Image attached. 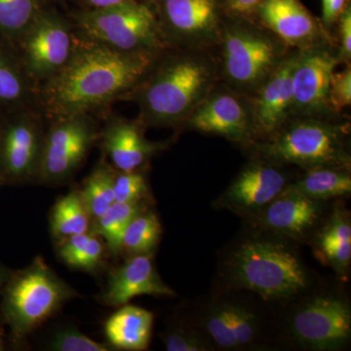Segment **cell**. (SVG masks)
<instances>
[{
  "label": "cell",
  "instance_id": "1",
  "mask_svg": "<svg viewBox=\"0 0 351 351\" xmlns=\"http://www.w3.org/2000/svg\"><path fill=\"white\" fill-rule=\"evenodd\" d=\"M162 52L120 51L85 38L68 63L45 82L46 112L55 119L87 114L121 96L134 93Z\"/></svg>",
  "mask_w": 351,
  "mask_h": 351
},
{
  "label": "cell",
  "instance_id": "2",
  "mask_svg": "<svg viewBox=\"0 0 351 351\" xmlns=\"http://www.w3.org/2000/svg\"><path fill=\"white\" fill-rule=\"evenodd\" d=\"M221 271L228 289L248 291L269 304H291L313 288V274L293 241L255 228L232 244Z\"/></svg>",
  "mask_w": 351,
  "mask_h": 351
},
{
  "label": "cell",
  "instance_id": "3",
  "mask_svg": "<svg viewBox=\"0 0 351 351\" xmlns=\"http://www.w3.org/2000/svg\"><path fill=\"white\" fill-rule=\"evenodd\" d=\"M219 64L204 49H184L159 58L136 95L142 125H184L218 84Z\"/></svg>",
  "mask_w": 351,
  "mask_h": 351
},
{
  "label": "cell",
  "instance_id": "4",
  "mask_svg": "<svg viewBox=\"0 0 351 351\" xmlns=\"http://www.w3.org/2000/svg\"><path fill=\"white\" fill-rule=\"evenodd\" d=\"M348 125L323 117H293L269 138L255 143L257 158L304 170L350 169Z\"/></svg>",
  "mask_w": 351,
  "mask_h": 351
},
{
  "label": "cell",
  "instance_id": "5",
  "mask_svg": "<svg viewBox=\"0 0 351 351\" xmlns=\"http://www.w3.org/2000/svg\"><path fill=\"white\" fill-rule=\"evenodd\" d=\"M218 44L219 76L249 98L289 54L287 46L269 29L246 23H223Z\"/></svg>",
  "mask_w": 351,
  "mask_h": 351
},
{
  "label": "cell",
  "instance_id": "6",
  "mask_svg": "<svg viewBox=\"0 0 351 351\" xmlns=\"http://www.w3.org/2000/svg\"><path fill=\"white\" fill-rule=\"evenodd\" d=\"M1 293L2 317L17 339L27 336L78 295L43 258L11 274Z\"/></svg>",
  "mask_w": 351,
  "mask_h": 351
},
{
  "label": "cell",
  "instance_id": "7",
  "mask_svg": "<svg viewBox=\"0 0 351 351\" xmlns=\"http://www.w3.org/2000/svg\"><path fill=\"white\" fill-rule=\"evenodd\" d=\"M286 320L288 339L302 350H339L351 338V306L348 295L335 291L309 290L291 302Z\"/></svg>",
  "mask_w": 351,
  "mask_h": 351
},
{
  "label": "cell",
  "instance_id": "8",
  "mask_svg": "<svg viewBox=\"0 0 351 351\" xmlns=\"http://www.w3.org/2000/svg\"><path fill=\"white\" fill-rule=\"evenodd\" d=\"M76 20L85 38L117 50L163 52L170 45L154 11L136 0L92 9Z\"/></svg>",
  "mask_w": 351,
  "mask_h": 351
},
{
  "label": "cell",
  "instance_id": "9",
  "mask_svg": "<svg viewBox=\"0 0 351 351\" xmlns=\"http://www.w3.org/2000/svg\"><path fill=\"white\" fill-rule=\"evenodd\" d=\"M96 137L87 114L56 119L44 134L38 181L57 184L69 179L84 161Z\"/></svg>",
  "mask_w": 351,
  "mask_h": 351
},
{
  "label": "cell",
  "instance_id": "10",
  "mask_svg": "<svg viewBox=\"0 0 351 351\" xmlns=\"http://www.w3.org/2000/svg\"><path fill=\"white\" fill-rule=\"evenodd\" d=\"M23 66L34 82H48L68 63L77 43L69 25L40 12L19 39Z\"/></svg>",
  "mask_w": 351,
  "mask_h": 351
},
{
  "label": "cell",
  "instance_id": "11",
  "mask_svg": "<svg viewBox=\"0 0 351 351\" xmlns=\"http://www.w3.org/2000/svg\"><path fill=\"white\" fill-rule=\"evenodd\" d=\"M184 124L191 130L221 136L244 147L256 143L250 98L228 85L217 84Z\"/></svg>",
  "mask_w": 351,
  "mask_h": 351
},
{
  "label": "cell",
  "instance_id": "12",
  "mask_svg": "<svg viewBox=\"0 0 351 351\" xmlns=\"http://www.w3.org/2000/svg\"><path fill=\"white\" fill-rule=\"evenodd\" d=\"M328 201H320L287 186L263 209L248 219L255 230L293 242L308 241L329 216Z\"/></svg>",
  "mask_w": 351,
  "mask_h": 351
},
{
  "label": "cell",
  "instance_id": "13",
  "mask_svg": "<svg viewBox=\"0 0 351 351\" xmlns=\"http://www.w3.org/2000/svg\"><path fill=\"white\" fill-rule=\"evenodd\" d=\"M339 63V53L327 43L298 51L292 75L293 117H332L328 108V89Z\"/></svg>",
  "mask_w": 351,
  "mask_h": 351
},
{
  "label": "cell",
  "instance_id": "14",
  "mask_svg": "<svg viewBox=\"0 0 351 351\" xmlns=\"http://www.w3.org/2000/svg\"><path fill=\"white\" fill-rule=\"evenodd\" d=\"M164 34L182 49H205L218 44L223 31L218 0H162Z\"/></svg>",
  "mask_w": 351,
  "mask_h": 351
},
{
  "label": "cell",
  "instance_id": "15",
  "mask_svg": "<svg viewBox=\"0 0 351 351\" xmlns=\"http://www.w3.org/2000/svg\"><path fill=\"white\" fill-rule=\"evenodd\" d=\"M43 120L24 112L0 128V181L22 184L38 180L43 138Z\"/></svg>",
  "mask_w": 351,
  "mask_h": 351
},
{
  "label": "cell",
  "instance_id": "16",
  "mask_svg": "<svg viewBox=\"0 0 351 351\" xmlns=\"http://www.w3.org/2000/svg\"><path fill=\"white\" fill-rule=\"evenodd\" d=\"M283 168L284 166L263 159L251 161L215 201L214 208L251 218L280 195L292 182L290 174Z\"/></svg>",
  "mask_w": 351,
  "mask_h": 351
},
{
  "label": "cell",
  "instance_id": "17",
  "mask_svg": "<svg viewBox=\"0 0 351 351\" xmlns=\"http://www.w3.org/2000/svg\"><path fill=\"white\" fill-rule=\"evenodd\" d=\"M298 51L289 53L276 71L250 97L256 143L269 138L292 119V75Z\"/></svg>",
  "mask_w": 351,
  "mask_h": 351
},
{
  "label": "cell",
  "instance_id": "18",
  "mask_svg": "<svg viewBox=\"0 0 351 351\" xmlns=\"http://www.w3.org/2000/svg\"><path fill=\"white\" fill-rule=\"evenodd\" d=\"M256 13L263 27L287 47L302 50L327 43L324 27L300 0H263Z\"/></svg>",
  "mask_w": 351,
  "mask_h": 351
},
{
  "label": "cell",
  "instance_id": "19",
  "mask_svg": "<svg viewBox=\"0 0 351 351\" xmlns=\"http://www.w3.org/2000/svg\"><path fill=\"white\" fill-rule=\"evenodd\" d=\"M175 295L164 283L154 265L152 254L131 255L108 276L104 302L110 306H122L138 295Z\"/></svg>",
  "mask_w": 351,
  "mask_h": 351
},
{
  "label": "cell",
  "instance_id": "20",
  "mask_svg": "<svg viewBox=\"0 0 351 351\" xmlns=\"http://www.w3.org/2000/svg\"><path fill=\"white\" fill-rule=\"evenodd\" d=\"M142 124L117 120L103 133V147L117 171L140 169L159 149L161 144L147 140Z\"/></svg>",
  "mask_w": 351,
  "mask_h": 351
},
{
  "label": "cell",
  "instance_id": "21",
  "mask_svg": "<svg viewBox=\"0 0 351 351\" xmlns=\"http://www.w3.org/2000/svg\"><path fill=\"white\" fill-rule=\"evenodd\" d=\"M311 240L316 257L341 278L348 276L351 262L350 215L341 206L330 212Z\"/></svg>",
  "mask_w": 351,
  "mask_h": 351
},
{
  "label": "cell",
  "instance_id": "22",
  "mask_svg": "<svg viewBox=\"0 0 351 351\" xmlns=\"http://www.w3.org/2000/svg\"><path fill=\"white\" fill-rule=\"evenodd\" d=\"M154 314L147 309L124 304L108 318L105 334L117 350H147L151 341Z\"/></svg>",
  "mask_w": 351,
  "mask_h": 351
},
{
  "label": "cell",
  "instance_id": "23",
  "mask_svg": "<svg viewBox=\"0 0 351 351\" xmlns=\"http://www.w3.org/2000/svg\"><path fill=\"white\" fill-rule=\"evenodd\" d=\"M289 188L306 197L329 201L346 197L351 193L350 169L320 167L306 173L288 184Z\"/></svg>",
  "mask_w": 351,
  "mask_h": 351
},
{
  "label": "cell",
  "instance_id": "24",
  "mask_svg": "<svg viewBox=\"0 0 351 351\" xmlns=\"http://www.w3.org/2000/svg\"><path fill=\"white\" fill-rule=\"evenodd\" d=\"M32 83L21 59L0 48V106H25L32 96Z\"/></svg>",
  "mask_w": 351,
  "mask_h": 351
},
{
  "label": "cell",
  "instance_id": "25",
  "mask_svg": "<svg viewBox=\"0 0 351 351\" xmlns=\"http://www.w3.org/2000/svg\"><path fill=\"white\" fill-rule=\"evenodd\" d=\"M147 206L145 201L132 203L114 202L108 211L92 221L90 232L105 240L113 255L121 252L122 239L132 219Z\"/></svg>",
  "mask_w": 351,
  "mask_h": 351
},
{
  "label": "cell",
  "instance_id": "26",
  "mask_svg": "<svg viewBox=\"0 0 351 351\" xmlns=\"http://www.w3.org/2000/svg\"><path fill=\"white\" fill-rule=\"evenodd\" d=\"M91 223L78 191L62 196L51 211V232L59 241L89 232Z\"/></svg>",
  "mask_w": 351,
  "mask_h": 351
},
{
  "label": "cell",
  "instance_id": "27",
  "mask_svg": "<svg viewBox=\"0 0 351 351\" xmlns=\"http://www.w3.org/2000/svg\"><path fill=\"white\" fill-rule=\"evenodd\" d=\"M115 171L108 164L101 163L85 180L80 195L92 221L108 211L114 200L113 182Z\"/></svg>",
  "mask_w": 351,
  "mask_h": 351
},
{
  "label": "cell",
  "instance_id": "28",
  "mask_svg": "<svg viewBox=\"0 0 351 351\" xmlns=\"http://www.w3.org/2000/svg\"><path fill=\"white\" fill-rule=\"evenodd\" d=\"M162 226L158 217L149 208L140 212L127 226L121 251L131 255L152 254L160 241Z\"/></svg>",
  "mask_w": 351,
  "mask_h": 351
},
{
  "label": "cell",
  "instance_id": "29",
  "mask_svg": "<svg viewBox=\"0 0 351 351\" xmlns=\"http://www.w3.org/2000/svg\"><path fill=\"white\" fill-rule=\"evenodd\" d=\"M101 237L87 232L60 241L59 256L69 267L85 271L94 270L101 265L104 244Z\"/></svg>",
  "mask_w": 351,
  "mask_h": 351
},
{
  "label": "cell",
  "instance_id": "30",
  "mask_svg": "<svg viewBox=\"0 0 351 351\" xmlns=\"http://www.w3.org/2000/svg\"><path fill=\"white\" fill-rule=\"evenodd\" d=\"M214 348L223 350H239L230 323L228 302H218L206 307L195 325Z\"/></svg>",
  "mask_w": 351,
  "mask_h": 351
},
{
  "label": "cell",
  "instance_id": "31",
  "mask_svg": "<svg viewBox=\"0 0 351 351\" xmlns=\"http://www.w3.org/2000/svg\"><path fill=\"white\" fill-rule=\"evenodd\" d=\"M40 12L38 0H0V32L19 40Z\"/></svg>",
  "mask_w": 351,
  "mask_h": 351
},
{
  "label": "cell",
  "instance_id": "32",
  "mask_svg": "<svg viewBox=\"0 0 351 351\" xmlns=\"http://www.w3.org/2000/svg\"><path fill=\"white\" fill-rule=\"evenodd\" d=\"M228 313L239 350L262 346V317L257 311L239 302H228Z\"/></svg>",
  "mask_w": 351,
  "mask_h": 351
},
{
  "label": "cell",
  "instance_id": "33",
  "mask_svg": "<svg viewBox=\"0 0 351 351\" xmlns=\"http://www.w3.org/2000/svg\"><path fill=\"white\" fill-rule=\"evenodd\" d=\"M162 341L168 351H208L214 346L196 326L179 325L166 330Z\"/></svg>",
  "mask_w": 351,
  "mask_h": 351
},
{
  "label": "cell",
  "instance_id": "34",
  "mask_svg": "<svg viewBox=\"0 0 351 351\" xmlns=\"http://www.w3.org/2000/svg\"><path fill=\"white\" fill-rule=\"evenodd\" d=\"M115 202L132 203L145 201L149 195V186L145 175L140 171L115 173L113 182Z\"/></svg>",
  "mask_w": 351,
  "mask_h": 351
},
{
  "label": "cell",
  "instance_id": "35",
  "mask_svg": "<svg viewBox=\"0 0 351 351\" xmlns=\"http://www.w3.org/2000/svg\"><path fill=\"white\" fill-rule=\"evenodd\" d=\"M51 350L56 351H108L112 348L95 341L73 328H64L53 335L48 345Z\"/></svg>",
  "mask_w": 351,
  "mask_h": 351
},
{
  "label": "cell",
  "instance_id": "36",
  "mask_svg": "<svg viewBox=\"0 0 351 351\" xmlns=\"http://www.w3.org/2000/svg\"><path fill=\"white\" fill-rule=\"evenodd\" d=\"M328 108L331 114H339L351 105L350 64L339 71H334L327 95Z\"/></svg>",
  "mask_w": 351,
  "mask_h": 351
},
{
  "label": "cell",
  "instance_id": "37",
  "mask_svg": "<svg viewBox=\"0 0 351 351\" xmlns=\"http://www.w3.org/2000/svg\"><path fill=\"white\" fill-rule=\"evenodd\" d=\"M337 22H339V56L341 62L350 64L351 58V8L350 4L346 7Z\"/></svg>",
  "mask_w": 351,
  "mask_h": 351
},
{
  "label": "cell",
  "instance_id": "38",
  "mask_svg": "<svg viewBox=\"0 0 351 351\" xmlns=\"http://www.w3.org/2000/svg\"><path fill=\"white\" fill-rule=\"evenodd\" d=\"M348 6V0H322V25L329 27L338 21Z\"/></svg>",
  "mask_w": 351,
  "mask_h": 351
},
{
  "label": "cell",
  "instance_id": "39",
  "mask_svg": "<svg viewBox=\"0 0 351 351\" xmlns=\"http://www.w3.org/2000/svg\"><path fill=\"white\" fill-rule=\"evenodd\" d=\"M263 0H226L228 10L239 16L256 12Z\"/></svg>",
  "mask_w": 351,
  "mask_h": 351
},
{
  "label": "cell",
  "instance_id": "40",
  "mask_svg": "<svg viewBox=\"0 0 351 351\" xmlns=\"http://www.w3.org/2000/svg\"><path fill=\"white\" fill-rule=\"evenodd\" d=\"M85 1L90 6L93 7V9H103L123 3V2L128 1V0H85Z\"/></svg>",
  "mask_w": 351,
  "mask_h": 351
},
{
  "label": "cell",
  "instance_id": "41",
  "mask_svg": "<svg viewBox=\"0 0 351 351\" xmlns=\"http://www.w3.org/2000/svg\"><path fill=\"white\" fill-rule=\"evenodd\" d=\"M10 274L11 272H9L8 270L4 269L2 265H0V292H2V289H3L4 285H5Z\"/></svg>",
  "mask_w": 351,
  "mask_h": 351
},
{
  "label": "cell",
  "instance_id": "42",
  "mask_svg": "<svg viewBox=\"0 0 351 351\" xmlns=\"http://www.w3.org/2000/svg\"><path fill=\"white\" fill-rule=\"evenodd\" d=\"M5 338H4L3 330H2L1 325H0V351L5 350Z\"/></svg>",
  "mask_w": 351,
  "mask_h": 351
},
{
  "label": "cell",
  "instance_id": "43",
  "mask_svg": "<svg viewBox=\"0 0 351 351\" xmlns=\"http://www.w3.org/2000/svg\"><path fill=\"white\" fill-rule=\"evenodd\" d=\"M2 184V182H1V181H0V184Z\"/></svg>",
  "mask_w": 351,
  "mask_h": 351
}]
</instances>
